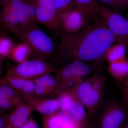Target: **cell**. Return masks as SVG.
Wrapping results in <instances>:
<instances>
[{
	"mask_svg": "<svg viewBox=\"0 0 128 128\" xmlns=\"http://www.w3.org/2000/svg\"><path fill=\"white\" fill-rule=\"evenodd\" d=\"M126 49L124 44L116 42L108 49L104 56L103 60L109 63L125 59Z\"/></svg>",
	"mask_w": 128,
	"mask_h": 128,
	"instance_id": "cell-17",
	"label": "cell"
},
{
	"mask_svg": "<svg viewBox=\"0 0 128 128\" xmlns=\"http://www.w3.org/2000/svg\"><path fill=\"white\" fill-rule=\"evenodd\" d=\"M5 1V0H0V4H2V2H4Z\"/></svg>",
	"mask_w": 128,
	"mask_h": 128,
	"instance_id": "cell-32",
	"label": "cell"
},
{
	"mask_svg": "<svg viewBox=\"0 0 128 128\" xmlns=\"http://www.w3.org/2000/svg\"><path fill=\"white\" fill-rule=\"evenodd\" d=\"M0 97L9 99L14 104L16 108L26 104L18 92L8 85H0Z\"/></svg>",
	"mask_w": 128,
	"mask_h": 128,
	"instance_id": "cell-20",
	"label": "cell"
},
{
	"mask_svg": "<svg viewBox=\"0 0 128 128\" xmlns=\"http://www.w3.org/2000/svg\"><path fill=\"white\" fill-rule=\"evenodd\" d=\"M123 82L124 87L128 89V77Z\"/></svg>",
	"mask_w": 128,
	"mask_h": 128,
	"instance_id": "cell-29",
	"label": "cell"
},
{
	"mask_svg": "<svg viewBox=\"0 0 128 128\" xmlns=\"http://www.w3.org/2000/svg\"><path fill=\"white\" fill-rule=\"evenodd\" d=\"M77 8L83 12L89 21H94L98 14L100 4L97 0H74Z\"/></svg>",
	"mask_w": 128,
	"mask_h": 128,
	"instance_id": "cell-15",
	"label": "cell"
},
{
	"mask_svg": "<svg viewBox=\"0 0 128 128\" xmlns=\"http://www.w3.org/2000/svg\"><path fill=\"white\" fill-rule=\"evenodd\" d=\"M97 64L73 61L58 70L54 76L59 84L61 94L71 91L96 70Z\"/></svg>",
	"mask_w": 128,
	"mask_h": 128,
	"instance_id": "cell-4",
	"label": "cell"
},
{
	"mask_svg": "<svg viewBox=\"0 0 128 128\" xmlns=\"http://www.w3.org/2000/svg\"><path fill=\"white\" fill-rule=\"evenodd\" d=\"M86 110L82 104L73 99L66 108L60 111L72 121L78 128H86L91 126L88 121V114H86Z\"/></svg>",
	"mask_w": 128,
	"mask_h": 128,
	"instance_id": "cell-12",
	"label": "cell"
},
{
	"mask_svg": "<svg viewBox=\"0 0 128 128\" xmlns=\"http://www.w3.org/2000/svg\"><path fill=\"white\" fill-rule=\"evenodd\" d=\"M35 84H41L50 91L54 95L61 94L58 82L51 73H47L33 79Z\"/></svg>",
	"mask_w": 128,
	"mask_h": 128,
	"instance_id": "cell-19",
	"label": "cell"
},
{
	"mask_svg": "<svg viewBox=\"0 0 128 128\" xmlns=\"http://www.w3.org/2000/svg\"><path fill=\"white\" fill-rule=\"evenodd\" d=\"M17 18L19 36L25 32L32 24L38 23L34 0H26L18 9Z\"/></svg>",
	"mask_w": 128,
	"mask_h": 128,
	"instance_id": "cell-11",
	"label": "cell"
},
{
	"mask_svg": "<svg viewBox=\"0 0 128 128\" xmlns=\"http://www.w3.org/2000/svg\"><path fill=\"white\" fill-rule=\"evenodd\" d=\"M57 70L55 66L46 60L32 59L13 66L4 77L34 79Z\"/></svg>",
	"mask_w": 128,
	"mask_h": 128,
	"instance_id": "cell-5",
	"label": "cell"
},
{
	"mask_svg": "<svg viewBox=\"0 0 128 128\" xmlns=\"http://www.w3.org/2000/svg\"><path fill=\"white\" fill-rule=\"evenodd\" d=\"M31 57L32 52L30 47L26 43L22 41L16 45L9 58L19 64L29 60Z\"/></svg>",
	"mask_w": 128,
	"mask_h": 128,
	"instance_id": "cell-18",
	"label": "cell"
},
{
	"mask_svg": "<svg viewBox=\"0 0 128 128\" xmlns=\"http://www.w3.org/2000/svg\"><path fill=\"white\" fill-rule=\"evenodd\" d=\"M18 94L26 104L32 107L34 111L44 115H50L60 111L59 104L57 98L40 97L22 93Z\"/></svg>",
	"mask_w": 128,
	"mask_h": 128,
	"instance_id": "cell-10",
	"label": "cell"
},
{
	"mask_svg": "<svg viewBox=\"0 0 128 128\" xmlns=\"http://www.w3.org/2000/svg\"><path fill=\"white\" fill-rule=\"evenodd\" d=\"M107 78L100 71H96L75 86L70 92L74 100L82 104L91 118L101 105Z\"/></svg>",
	"mask_w": 128,
	"mask_h": 128,
	"instance_id": "cell-2",
	"label": "cell"
},
{
	"mask_svg": "<svg viewBox=\"0 0 128 128\" xmlns=\"http://www.w3.org/2000/svg\"><path fill=\"white\" fill-rule=\"evenodd\" d=\"M108 72L120 83L123 82L128 77V60H124L108 63Z\"/></svg>",
	"mask_w": 128,
	"mask_h": 128,
	"instance_id": "cell-16",
	"label": "cell"
},
{
	"mask_svg": "<svg viewBox=\"0 0 128 128\" xmlns=\"http://www.w3.org/2000/svg\"><path fill=\"white\" fill-rule=\"evenodd\" d=\"M7 114L2 111H0V128H3L8 124L6 120Z\"/></svg>",
	"mask_w": 128,
	"mask_h": 128,
	"instance_id": "cell-27",
	"label": "cell"
},
{
	"mask_svg": "<svg viewBox=\"0 0 128 128\" xmlns=\"http://www.w3.org/2000/svg\"><path fill=\"white\" fill-rule=\"evenodd\" d=\"M88 21L83 12L74 6L61 15V31L67 34H75L86 27Z\"/></svg>",
	"mask_w": 128,
	"mask_h": 128,
	"instance_id": "cell-9",
	"label": "cell"
},
{
	"mask_svg": "<svg viewBox=\"0 0 128 128\" xmlns=\"http://www.w3.org/2000/svg\"><path fill=\"white\" fill-rule=\"evenodd\" d=\"M53 1L60 17L62 13L75 6L74 0H53Z\"/></svg>",
	"mask_w": 128,
	"mask_h": 128,
	"instance_id": "cell-24",
	"label": "cell"
},
{
	"mask_svg": "<svg viewBox=\"0 0 128 128\" xmlns=\"http://www.w3.org/2000/svg\"><path fill=\"white\" fill-rule=\"evenodd\" d=\"M3 128H14L10 124H7L5 127H4Z\"/></svg>",
	"mask_w": 128,
	"mask_h": 128,
	"instance_id": "cell-30",
	"label": "cell"
},
{
	"mask_svg": "<svg viewBox=\"0 0 128 128\" xmlns=\"http://www.w3.org/2000/svg\"><path fill=\"white\" fill-rule=\"evenodd\" d=\"M0 107L2 110H12L16 109L13 103L7 98L0 97Z\"/></svg>",
	"mask_w": 128,
	"mask_h": 128,
	"instance_id": "cell-25",
	"label": "cell"
},
{
	"mask_svg": "<svg viewBox=\"0 0 128 128\" xmlns=\"http://www.w3.org/2000/svg\"><path fill=\"white\" fill-rule=\"evenodd\" d=\"M97 1L117 12V11L123 10L128 8V0H97Z\"/></svg>",
	"mask_w": 128,
	"mask_h": 128,
	"instance_id": "cell-22",
	"label": "cell"
},
{
	"mask_svg": "<svg viewBox=\"0 0 128 128\" xmlns=\"http://www.w3.org/2000/svg\"><path fill=\"white\" fill-rule=\"evenodd\" d=\"M59 112V111L50 115H44L42 119L44 128H61Z\"/></svg>",
	"mask_w": 128,
	"mask_h": 128,
	"instance_id": "cell-23",
	"label": "cell"
},
{
	"mask_svg": "<svg viewBox=\"0 0 128 128\" xmlns=\"http://www.w3.org/2000/svg\"><path fill=\"white\" fill-rule=\"evenodd\" d=\"M128 121V112L118 101L113 100L106 104L101 112L96 128H124Z\"/></svg>",
	"mask_w": 128,
	"mask_h": 128,
	"instance_id": "cell-6",
	"label": "cell"
},
{
	"mask_svg": "<svg viewBox=\"0 0 128 128\" xmlns=\"http://www.w3.org/2000/svg\"><path fill=\"white\" fill-rule=\"evenodd\" d=\"M34 111L32 107L26 104L17 108L7 114V124L14 128H20L26 122L30 114Z\"/></svg>",
	"mask_w": 128,
	"mask_h": 128,
	"instance_id": "cell-13",
	"label": "cell"
},
{
	"mask_svg": "<svg viewBox=\"0 0 128 128\" xmlns=\"http://www.w3.org/2000/svg\"><path fill=\"white\" fill-rule=\"evenodd\" d=\"M0 13L1 26L2 30L18 34L17 11L2 6Z\"/></svg>",
	"mask_w": 128,
	"mask_h": 128,
	"instance_id": "cell-14",
	"label": "cell"
},
{
	"mask_svg": "<svg viewBox=\"0 0 128 128\" xmlns=\"http://www.w3.org/2000/svg\"><path fill=\"white\" fill-rule=\"evenodd\" d=\"M13 40L8 36L1 34L0 37V68L5 59L9 58L15 48Z\"/></svg>",
	"mask_w": 128,
	"mask_h": 128,
	"instance_id": "cell-21",
	"label": "cell"
},
{
	"mask_svg": "<svg viewBox=\"0 0 128 128\" xmlns=\"http://www.w3.org/2000/svg\"><path fill=\"white\" fill-rule=\"evenodd\" d=\"M98 14L116 39L128 49V21L118 12L100 5Z\"/></svg>",
	"mask_w": 128,
	"mask_h": 128,
	"instance_id": "cell-7",
	"label": "cell"
},
{
	"mask_svg": "<svg viewBox=\"0 0 128 128\" xmlns=\"http://www.w3.org/2000/svg\"><path fill=\"white\" fill-rule=\"evenodd\" d=\"M127 20H128V18H127Z\"/></svg>",
	"mask_w": 128,
	"mask_h": 128,
	"instance_id": "cell-34",
	"label": "cell"
},
{
	"mask_svg": "<svg viewBox=\"0 0 128 128\" xmlns=\"http://www.w3.org/2000/svg\"><path fill=\"white\" fill-rule=\"evenodd\" d=\"M20 36L22 41L26 43L30 47L32 59L55 60L57 46L37 23L32 24Z\"/></svg>",
	"mask_w": 128,
	"mask_h": 128,
	"instance_id": "cell-3",
	"label": "cell"
},
{
	"mask_svg": "<svg viewBox=\"0 0 128 128\" xmlns=\"http://www.w3.org/2000/svg\"><path fill=\"white\" fill-rule=\"evenodd\" d=\"M20 128H38V126L34 119L31 118Z\"/></svg>",
	"mask_w": 128,
	"mask_h": 128,
	"instance_id": "cell-26",
	"label": "cell"
},
{
	"mask_svg": "<svg viewBox=\"0 0 128 128\" xmlns=\"http://www.w3.org/2000/svg\"><path fill=\"white\" fill-rule=\"evenodd\" d=\"M124 128H128V121Z\"/></svg>",
	"mask_w": 128,
	"mask_h": 128,
	"instance_id": "cell-31",
	"label": "cell"
},
{
	"mask_svg": "<svg viewBox=\"0 0 128 128\" xmlns=\"http://www.w3.org/2000/svg\"><path fill=\"white\" fill-rule=\"evenodd\" d=\"M121 92L124 100L128 105V89L123 86L121 88Z\"/></svg>",
	"mask_w": 128,
	"mask_h": 128,
	"instance_id": "cell-28",
	"label": "cell"
},
{
	"mask_svg": "<svg viewBox=\"0 0 128 128\" xmlns=\"http://www.w3.org/2000/svg\"><path fill=\"white\" fill-rule=\"evenodd\" d=\"M38 23L46 26L57 34L61 32L60 16L53 0H34Z\"/></svg>",
	"mask_w": 128,
	"mask_h": 128,
	"instance_id": "cell-8",
	"label": "cell"
},
{
	"mask_svg": "<svg viewBox=\"0 0 128 128\" xmlns=\"http://www.w3.org/2000/svg\"><path fill=\"white\" fill-rule=\"evenodd\" d=\"M91 128V127H88V128Z\"/></svg>",
	"mask_w": 128,
	"mask_h": 128,
	"instance_id": "cell-33",
	"label": "cell"
},
{
	"mask_svg": "<svg viewBox=\"0 0 128 128\" xmlns=\"http://www.w3.org/2000/svg\"><path fill=\"white\" fill-rule=\"evenodd\" d=\"M60 42L57 46L55 60L80 61L98 63L106 51L117 42L116 39L100 16L75 34H58Z\"/></svg>",
	"mask_w": 128,
	"mask_h": 128,
	"instance_id": "cell-1",
	"label": "cell"
}]
</instances>
